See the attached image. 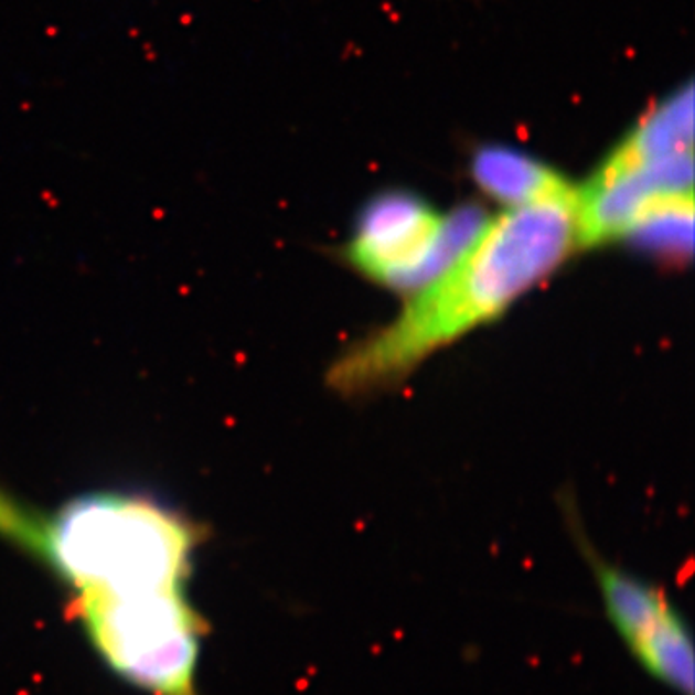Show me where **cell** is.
<instances>
[{"instance_id": "cell-1", "label": "cell", "mask_w": 695, "mask_h": 695, "mask_svg": "<svg viewBox=\"0 0 695 695\" xmlns=\"http://www.w3.org/2000/svg\"><path fill=\"white\" fill-rule=\"evenodd\" d=\"M576 197L510 207L462 257L417 290L398 319L340 360L331 378L362 391L402 377L425 355L487 323L560 265L576 242Z\"/></svg>"}, {"instance_id": "cell-9", "label": "cell", "mask_w": 695, "mask_h": 695, "mask_svg": "<svg viewBox=\"0 0 695 695\" xmlns=\"http://www.w3.org/2000/svg\"><path fill=\"white\" fill-rule=\"evenodd\" d=\"M626 238L666 255H689L694 246V192L659 201Z\"/></svg>"}, {"instance_id": "cell-6", "label": "cell", "mask_w": 695, "mask_h": 695, "mask_svg": "<svg viewBox=\"0 0 695 695\" xmlns=\"http://www.w3.org/2000/svg\"><path fill=\"white\" fill-rule=\"evenodd\" d=\"M694 192V153L620 164L605 159L576 201V242L599 246L626 238L659 201Z\"/></svg>"}, {"instance_id": "cell-4", "label": "cell", "mask_w": 695, "mask_h": 695, "mask_svg": "<svg viewBox=\"0 0 695 695\" xmlns=\"http://www.w3.org/2000/svg\"><path fill=\"white\" fill-rule=\"evenodd\" d=\"M487 223L485 213L475 205L440 216L414 195L386 193L365 209L348 254L373 280L417 292L447 272Z\"/></svg>"}, {"instance_id": "cell-10", "label": "cell", "mask_w": 695, "mask_h": 695, "mask_svg": "<svg viewBox=\"0 0 695 695\" xmlns=\"http://www.w3.org/2000/svg\"><path fill=\"white\" fill-rule=\"evenodd\" d=\"M46 520L0 487V539L43 560Z\"/></svg>"}, {"instance_id": "cell-3", "label": "cell", "mask_w": 695, "mask_h": 695, "mask_svg": "<svg viewBox=\"0 0 695 695\" xmlns=\"http://www.w3.org/2000/svg\"><path fill=\"white\" fill-rule=\"evenodd\" d=\"M93 649L151 695H200L195 678L205 620L185 587L143 594H74L70 602Z\"/></svg>"}, {"instance_id": "cell-7", "label": "cell", "mask_w": 695, "mask_h": 695, "mask_svg": "<svg viewBox=\"0 0 695 695\" xmlns=\"http://www.w3.org/2000/svg\"><path fill=\"white\" fill-rule=\"evenodd\" d=\"M473 177L483 192L510 207L539 201L570 200L574 190L558 172L514 149L489 147L473 161Z\"/></svg>"}, {"instance_id": "cell-2", "label": "cell", "mask_w": 695, "mask_h": 695, "mask_svg": "<svg viewBox=\"0 0 695 695\" xmlns=\"http://www.w3.org/2000/svg\"><path fill=\"white\" fill-rule=\"evenodd\" d=\"M200 525L146 494L92 493L46 517L43 563L74 594H143L185 587Z\"/></svg>"}, {"instance_id": "cell-5", "label": "cell", "mask_w": 695, "mask_h": 695, "mask_svg": "<svg viewBox=\"0 0 695 695\" xmlns=\"http://www.w3.org/2000/svg\"><path fill=\"white\" fill-rule=\"evenodd\" d=\"M602 609L628 653L659 684L678 695H694V635L686 618L663 587L618 568L584 543Z\"/></svg>"}, {"instance_id": "cell-8", "label": "cell", "mask_w": 695, "mask_h": 695, "mask_svg": "<svg viewBox=\"0 0 695 695\" xmlns=\"http://www.w3.org/2000/svg\"><path fill=\"white\" fill-rule=\"evenodd\" d=\"M680 153H694L692 87L672 95L661 107L649 113L607 159L620 164H635Z\"/></svg>"}]
</instances>
